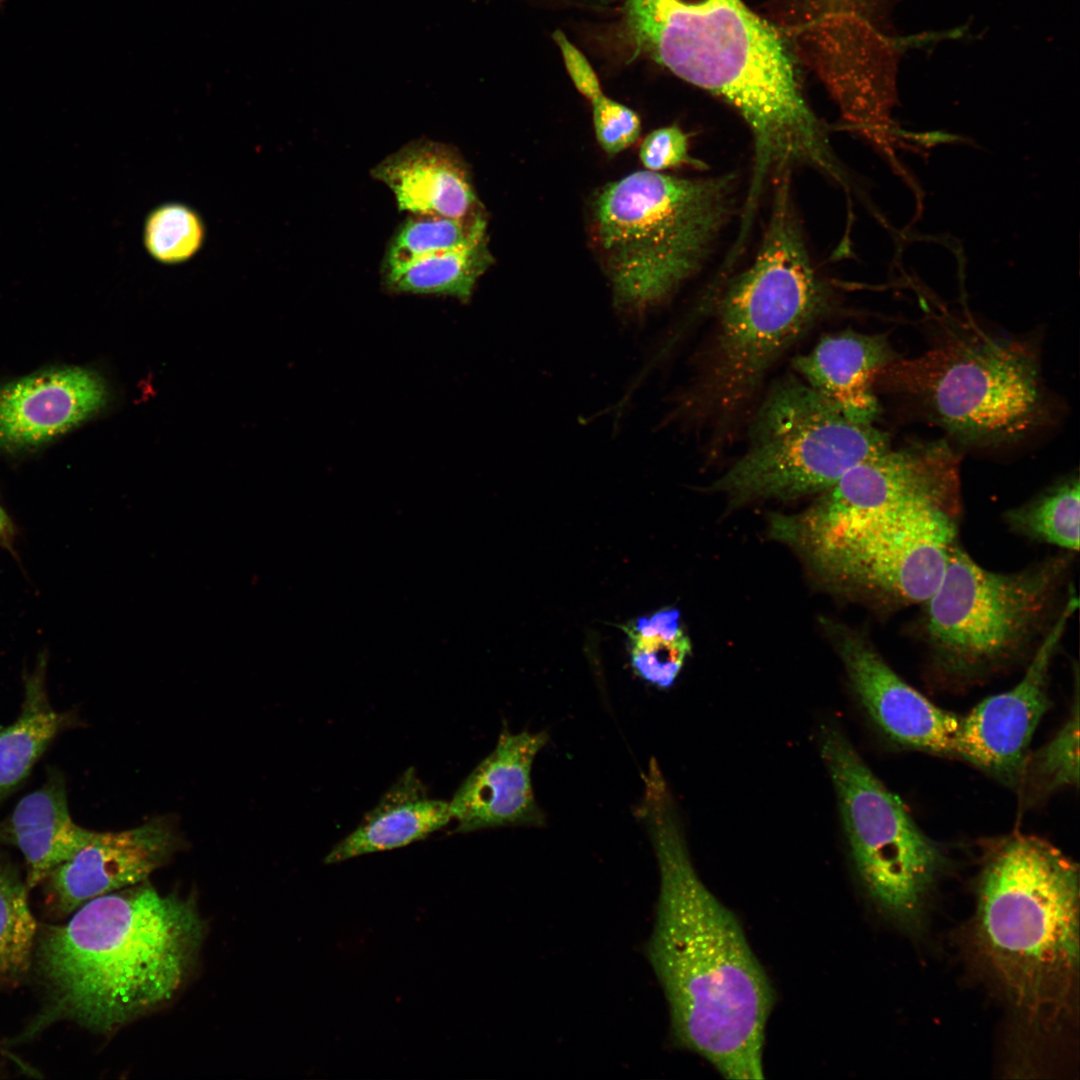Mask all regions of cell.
I'll list each match as a JSON object with an SVG mask.
<instances>
[{
    "instance_id": "cell-25",
    "label": "cell",
    "mask_w": 1080,
    "mask_h": 1080,
    "mask_svg": "<svg viewBox=\"0 0 1080 1080\" xmlns=\"http://www.w3.org/2000/svg\"><path fill=\"white\" fill-rule=\"evenodd\" d=\"M1004 520L1015 533L1057 546L1066 552L1079 550L1080 485L1070 475L1030 501L1008 510Z\"/></svg>"
},
{
    "instance_id": "cell-23",
    "label": "cell",
    "mask_w": 1080,
    "mask_h": 1080,
    "mask_svg": "<svg viewBox=\"0 0 1080 1080\" xmlns=\"http://www.w3.org/2000/svg\"><path fill=\"white\" fill-rule=\"evenodd\" d=\"M493 262L485 234L461 247L416 259L383 274L382 280L393 293L450 296L468 302Z\"/></svg>"
},
{
    "instance_id": "cell-11",
    "label": "cell",
    "mask_w": 1080,
    "mask_h": 1080,
    "mask_svg": "<svg viewBox=\"0 0 1080 1080\" xmlns=\"http://www.w3.org/2000/svg\"><path fill=\"white\" fill-rule=\"evenodd\" d=\"M820 752L864 888L889 918L912 927L946 865L942 848L922 831L841 729L822 728Z\"/></svg>"
},
{
    "instance_id": "cell-33",
    "label": "cell",
    "mask_w": 1080,
    "mask_h": 1080,
    "mask_svg": "<svg viewBox=\"0 0 1080 1080\" xmlns=\"http://www.w3.org/2000/svg\"><path fill=\"white\" fill-rule=\"evenodd\" d=\"M556 5L575 8H588L590 10H603L609 8L613 0H542Z\"/></svg>"
},
{
    "instance_id": "cell-3",
    "label": "cell",
    "mask_w": 1080,
    "mask_h": 1080,
    "mask_svg": "<svg viewBox=\"0 0 1080 1080\" xmlns=\"http://www.w3.org/2000/svg\"><path fill=\"white\" fill-rule=\"evenodd\" d=\"M630 59L645 57L731 105L748 125L753 170L805 166L828 150L778 32L742 0H624Z\"/></svg>"
},
{
    "instance_id": "cell-21",
    "label": "cell",
    "mask_w": 1080,
    "mask_h": 1080,
    "mask_svg": "<svg viewBox=\"0 0 1080 1080\" xmlns=\"http://www.w3.org/2000/svg\"><path fill=\"white\" fill-rule=\"evenodd\" d=\"M452 821L449 802L427 795L407 769L359 825L325 856V864L386 851L422 840Z\"/></svg>"
},
{
    "instance_id": "cell-18",
    "label": "cell",
    "mask_w": 1080,
    "mask_h": 1080,
    "mask_svg": "<svg viewBox=\"0 0 1080 1080\" xmlns=\"http://www.w3.org/2000/svg\"><path fill=\"white\" fill-rule=\"evenodd\" d=\"M372 175L411 215L465 219L485 213L465 161L447 144L411 142L377 164Z\"/></svg>"
},
{
    "instance_id": "cell-35",
    "label": "cell",
    "mask_w": 1080,
    "mask_h": 1080,
    "mask_svg": "<svg viewBox=\"0 0 1080 1080\" xmlns=\"http://www.w3.org/2000/svg\"><path fill=\"white\" fill-rule=\"evenodd\" d=\"M838 165H839V166H837V168H836V170H835V172H834V173H832L831 175H827V176H826V177H828V178H829L830 180L836 179V178H837V177H838V176L840 175V173H841V165L839 164V161H838ZM784 172H785V171H784ZM782 173H783V172H782ZM779 174H780V173H779ZM777 175H778V174H777ZM775 176H776V175H775ZM775 176H773V177H775ZM773 177H772V178H773ZM763 188H764V187H763ZM763 188H761V189H755V188H753V187H752V186L750 185V187H749V191H750V192H751L752 194H755V195H757V194H761V193H762V190H763Z\"/></svg>"
},
{
    "instance_id": "cell-10",
    "label": "cell",
    "mask_w": 1080,
    "mask_h": 1080,
    "mask_svg": "<svg viewBox=\"0 0 1080 1080\" xmlns=\"http://www.w3.org/2000/svg\"><path fill=\"white\" fill-rule=\"evenodd\" d=\"M889 447L874 424L848 419L799 376H785L755 410L743 454L709 489L736 504L822 493Z\"/></svg>"
},
{
    "instance_id": "cell-6",
    "label": "cell",
    "mask_w": 1080,
    "mask_h": 1080,
    "mask_svg": "<svg viewBox=\"0 0 1080 1080\" xmlns=\"http://www.w3.org/2000/svg\"><path fill=\"white\" fill-rule=\"evenodd\" d=\"M736 177L681 178L649 170L595 195L590 235L625 321L662 306L702 266L732 215Z\"/></svg>"
},
{
    "instance_id": "cell-4",
    "label": "cell",
    "mask_w": 1080,
    "mask_h": 1080,
    "mask_svg": "<svg viewBox=\"0 0 1080 1080\" xmlns=\"http://www.w3.org/2000/svg\"><path fill=\"white\" fill-rule=\"evenodd\" d=\"M811 260L790 179L774 181L770 217L752 263L728 280L690 384L667 416L721 443L745 416L776 361L830 310Z\"/></svg>"
},
{
    "instance_id": "cell-22",
    "label": "cell",
    "mask_w": 1080,
    "mask_h": 1080,
    "mask_svg": "<svg viewBox=\"0 0 1080 1080\" xmlns=\"http://www.w3.org/2000/svg\"><path fill=\"white\" fill-rule=\"evenodd\" d=\"M46 667V657L41 655L33 671L25 676L18 717L0 727V802L23 783L52 741L78 721L74 712L52 707Z\"/></svg>"
},
{
    "instance_id": "cell-36",
    "label": "cell",
    "mask_w": 1080,
    "mask_h": 1080,
    "mask_svg": "<svg viewBox=\"0 0 1080 1080\" xmlns=\"http://www.w3.org/2000/svg\"><path fill=\"white\" fill-rule=\"evenodd\" d=\"M785 172H786V171H785ZM790 172H791V171H790ZM783 173H784V172H783ZM780 174H781V173H780ZM778 175H779V174H778ZM776 176H777V175H776ZM773 178H774V177H773ZM843 178H844V173H843V169L841 168V173H840V175H839V176H838V177H837L836 179H834V180H831V181H834V182H836V183H839V182H841V181L843 180ZM761 194H762V193H761ZM761 194H757V195H755V194H752V193H751V192H750V191L748 190V195H747V196H748V197H749L750 199H752V200H756V199H758V198H759V197L761 196Z\"/></svg>"
},
{
    "instance_id": "cell-14",
    "label": "cell",
    "mask_w": 1080,
    "mask_h": 1080,
    "mask_svg": "<svg viewBox=\"0 0 1080 1080\" xmlns=\"http://www.w3.org/2000/svg\"><path fill=\"white\" fill-rule=\"evenodd\" d=\"M829 631L855 695L880 731L904 748L956 758L961 716L909 685L862 633L836 623Z\"/></svg>"
},
{
    "instance_id": "cell-8",
    "label": "cell",
    "mask_w": 1080,
    "mask_h": 1080,
    "mask_svg": "<svg viewBox=\"0 0 1080 1080\" xmlns=\"http://www.w3.org/2000/svg\"><path fill=\"white\" fill-rule=\"evenodd\" d=\"M910 401L951 435L974 443L1017 438L1043 415L1038 359L1024 342L992 336L968 321L935 344L898 356L876 383Z\"/></svg>"
},
{
    "instance_id": "cell-26",
    "label": "cell",
    "mask_w": 1080,
    "mask_h": 1080,
    "mask_svg": "<svg viewBox=\"0 0 1080 1080\" xmlns=\"http://www.w3.org/2000/svg\"><path fill=\"white\" fill-rule=\"evenodd\" d=\"M485 234V213L465 219L411 215L399 226L387 246L382 275L416 259L461 247Z\"/></svg>"
},
{
    "instance_id": "cell-12",
    "label": "cell",
    "mask_w": 1080,
    "mask_h": 1080,
    "mask_svg": "<svg viewBox=\"0 0 1080 1080\" xmlns=\"http://www.w3.org/2000/svg\"><path fill=\"white\" fill-rule=\"evenodd\" d=\"M1079 605L1072 588L1056 620L1032 654L1020 681L961 716L956 758L1012 788H1019L1030 742L1051 702L1050 668L1069 620Z\"/></svg>"
},
{
    "instance_id": "cell-24",
    "label": "cell",
    "mask_w": 1080,
    "mask_h": 1080,
    "mask_svg": "<svg viewBox=\"0 0 1080 1080\" xmlns=\"http://www.w3.org/2000/svg\"><path fill=\"white\" fill-rule=\"evenodd\" d=\"M623 629L634 671L657 688L671 687L691 652L679 610L662 609L631 621Z\"/></svg>"
},
{
    "instance_id": "cell-19",
    "label": "cell",
    "mask_w": 1080,
    "mask_h": 1080,
    "mask_svg": "<svg viewBox=\"0 0 1080 1080\" xmlns=\"http://www.w3.org/2000/svg\"><path fill=\"white\" fill-rule=\"evenodd\" d=\"M896 357L885 335L844 330L823 336L793 367L848 419L874 424L880 414L876 378Z\"/></svg>"
},
{
    "instance_id": "cell-34",
    "label": "cell",
    "mask_w": 1080,
    "mask_h": 1080,
    "mask_svg": "<svg viewBox=\"0 0 1080 1080\" xmlns=\"http://www.w3.org/2000/svg\"><path fill=\"white\" fill-rule=\"evenodd\" d=\"M13 533L12 522L0 504V542L9 545L13 538Z\"/></svg>"
},
{
    "instance_id": "cell-16",
    "label": "cell",
    "mask_w": 1080,
    "mask_h": 1080,
    "mask_svg": "<svg viewBox=\"0 0 1080 1080\" xmlns=\"http://www.w3.org/2000/svg\"><path fill=\"white\" fill-rule=\"evenodd\" d=\"M108 401L100 375L60 367L0 384V450L17 452L47 443L102 410Z\"/></svg>"
},
{
    "instance_id": "cell-7",
    "label": "cell",
    "mask_w": 1080,
    "mask_h": 1080,
    "mask_svg": "<svg viewBox=\"0 0 1080 1080\" xmlns=\"http://www.w3.org/2000/svg\"><path fill=\"white\" fill-rule=\"evenodd\" d=\"M957 515L917 503L847 517L809 509L770 518V535L823 578L880 609L924 604L957 543Z\"/></svg>"
},
{
    "instance_id": "cell-13",
    "label": "cell",
    "mask_w": 1080,
    "mask_h": 1080,
    "mask_svg": "<svg viewBox=\"0 0 1080 1080\" xmlns=\"http://www.w3.org/2000/svg\"><path fill=\"white\" fill-rule=\"evenodd\" d=\"M959 469L958 455L944 440L889 447L848 470L808 509L847 517L926 503L958 515Z\"/></svg>"
},
{
    "instance_id": "cell-2",
    "label": "cell",
    "mask_w": 1080,
    "mask_h": 1080,
    "mask_svg": "<svg viewBox=\"0 0 1080 1080\" xmlns=\"http://www.w3.org/2000/svg\"><path fill=\"white\" fill-rule=\"evenodd\" d=\"M204 923L193 903L146 881L98 896L37 933L47 1002L25 1031L61 1020L110 1033L171 1000L198 956Z\"/></svg>"
},
{
    "instance_id": "cell-30",
    "label": "cell",
    "mask_w": 1080,
    "mask_h": 1080,
    "mask_svg": "<svg viewBox=\"0 0 1080 1080\" xmlns=\"http://www.w3.org/2000/svg\"><path fill=\"white\" fill-rule=\"evenodd\" d=\"M596 139L608 155H616L637 141L641 131L638 114L605 94L591 102Z\"/></svg>"
},
{
    "instance_id": "cell-1",
    "label": "cell",
    "mask_w": 1080,
    "mask_h": 1080,
    "mask_svg": "<svg viewBox=\"0 0 1080 1080\" xmlns=\"http://www.w3.org/2000/svg\"><path fill=\"white\" fill-rule=\"evenodd\" d=\"M655 852L659 894L648 960L666 997L673 1040L727 1079L759 1080L774 996L735 915L694 869L668 785L638 808Z\"/></svg>"
},
{
    "instance_id": "cell-32",
    "label": "cell",
    "mask_w": 1080,
    "mask_h": 1080,
    "mask_svg": "<svg viewBox=\"0 0 1080 1080\" xmlns=\"http://www.w3.org/2000/svg\"><path fill=\"white\" fill-rule=\"evenodd\" d=\"M552 39L561 53L564 67L576 90L590 103L604 94L600 79L584 53L562 30H555Z\"/></svg>"
},
{
    "instance_id": "cell-9",
    "label": "cell",
    "mask_w": 1080,
    "mask_h": 1080,
    "mask_svg": "<svg viewBox=\"0 0 1080 1080\" xmlns=\"http://www.w3.org/2000/svg\"><path fill=\"white\" fill-rule=\"evenodd\" d=\"M1072 552L1010 573L990 571L953 547L943 578L923 605L922 636L945 671L976 676L1037 647L1061 612Z\"/></svg>"
},
{
    "instance_id": "cell-17",
    "label": "cell",
    "mask_w": 1080,
    "mask_h": 1080,
    "mask_svg": "<svg viewBox=\"0 0 1080 1080\" xmlns=\"http://www.w3.org/2000/svg\"><path fill=\"white\" fill-rule=\"evenodd\" d=\"M548 741L545 731L503 729L495 748L466 777L449 802L456 832L501 826H540L545 816L532 786V765Z\"/></svg>"
},
{
    "instance_id": "cell-27",
    "label": "cell",
    "mask_w": 1080,
    "mask_h": 1080,
    "mask_svg": "<svg viewBox=\"0 0 1080 1080\" xmlns=\"http://www.w3.org/2000/svg\"><path fill=\"white\" fill-rule=\"evenodd\" d=\"M28 890L26 883L0 861V983L16 984L32 964L38 932Z\"/></svg>"
},
{
    "instance_id": "cell-20",
    "label": "cell",
    "mask_w": 1080,
    "mask_h": 1080,
    "mask_svg": "<svg viewBox=\"0 0 1080 1080\" xmlns=\"http://www.w3.org/2000/svg\"><path fill=\"white\" fill-rule=\"evenodd\" d=\"M94 832L73 821L64 776L55 769L0 821V843L17 847L25 858L28 889L35 888L73 857Z\"/></svg>"
},
{
    "instance_id": "cell-31",
    "label": "cell",
    "mask_w": 1080,
    "mask_h": 1080,
    "mask_svg": "<svg viewBox=\"0 0 1080 1080\" xmlns=\"http://www.w3.org/2000/svg\"><path fill=\"white\" fill-rule=\"evenodd\" d=\"M639 158L645 168L663 173L684 166L703 170L706 164L691 156L689 136L677 125L660 127L650 132L641 142Z\"/></svg>"
},
{
    "instance_id": "cell-28",
    "label": "cell",
    "mask_w": 1080,
    "mask_h": 1080,
    "mask_svg": "<svg viewBox=\"0 0 1080 1080\" xmlns=\"http://www.w3.org/2000/svg\"><path fill=\"white\" fill-rule=\"evenodd\" d=\"M1079 784V696L1070 714L1052 739L1035 752H1029L1019 788L1029 796H1047Z\"/></svg>"
},
{
    "instance_id": "cell-15",
    "label": "cell",
    "mask_w": 1080,
    "mask_h": 1080,
    "mask_svg": "<svg viewBox=\"0 0 1080 1080\" xmlns=\"http://www.w3.org/2000/svg\"><path fill=\"white\" fill-rule=\"evenodd\" d=\"M180 843L178 827L168 816L124 831H95L83 848L44 880L51 903L60 915H69L98 896L144 882Z\"/></svg>"
},
{
    "instance_id": "cell-29",
    "label": "cell",
    "mask_w": 1080,
    "mask_h": 1080,
    "mask_svg": "<svg viewBox=\"0 0 1080 1080\" xmlns=\"http://www.w3.org/2000/svg\"><path fill=\"white\" fill-rule=\"evenodd\" d=\"M144 239L153 257L164 263H177L190 258L199 249L203 226L191 209L169 204L149 216Z\"/></svg>"
},
{
    "instance_id": "cell-5",
    "label": "cell",
    "mask_w": 1080,
    "mask_h": 1080,
    "mask_svg": "<svg viewBox=\"0 0 1080 1080\" xmlns=\"http://www.w3.org/2000/svg\"><path fill=\"white\" fill-rule=\"evenodd\" d=\"M977 951L1030 1014L1069 1003L1079 967V871L1048 841L1013 833L985 851L974 918Z\"/></svg>"
}]
</instances>
